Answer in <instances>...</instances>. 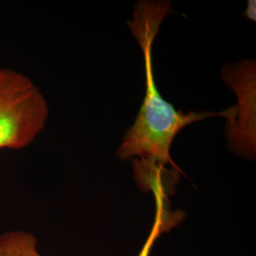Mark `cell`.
I'll list each match as a JSON object with an SVG mask.
<instances>
[{
  "mask_svg": "<svg viewBox=\"0 0 256 256\" xmlns=\"http://www.w3.org/2000/svg\"><path fill=\"white\" fill-rule=\"evenodd\" d=\"M170 8L169 1H140L134 10L133 21H128V27L144 52L146 92L137 119L133 126L126 132L117 156L120 160H129L136 156L151 158L180 170L170 155V148L178 133L194 122L214 116L232 120L238 115V111L236 108H232L220 113L207 111L184 113L182 110H174L158 92L152 66V46Z\"/></svg>",
  "mask_w": 256,
  "mask_h": 256,
  "instance_id": "obj_1",
  "label": "cell"
},
{
  "mask_svg": "<svg viewBox=\"0 0 256 256\" xmlns=\"http://www.w3.org/2000/svg\"><path fill=\"white\" fill-rule=\"evenodd\" d=\"M46 98L25 74L0 68V150H21L46 126Z\"/></svg>",
  "mask_w": 256,
  "mask_h": 256,
  "instance_id": "obj_2",
  "label": "cell"
},
{
  "mask_svg": "<svg viewBox=\"0 0 256 256\" xmlns=\"http://www.w3.org/2000/svg\"><path fill=\"white\" fill-rule=\"evenodd\" d=\"M0 256H42L37 250V239L24 232H7L0 234Z\"/></svg>",
  "mask_w": 256,
  "mask_h": 256,
  "instance_id": "obj_3",
  "label": "cell"
},
{
  "mask_svg": "<svg viewBox=\"0 0 256 256\" xmlns=\"http://www.w3.org/2000/svg\"><path fill=\"white\" fill-rule=\"evenodd\" d=\"M164 226V209L160 206H156V216L155 223H154L152 230L150 232V234L147 238L138 256H149L151 248L154 245L156 238L162 232Z\"/></svg>",
  "mask_w": 256,
  "mask_h": 256,
  "instance_id": "obj_4",
  "label": "cell"
},
{
  "mask_svg": "<svg viewBox=\"0 0 256 256\" xmlns=\"http://www.w3.org/2000/svg\"><path fill=\"white\" fill-rule=\"evenodd\" d=\"M243 16L252 21H256V1L254 0L248 1L247 10H245V14Z\"/></svg>",
  "mask_w": 256,
  "mask_h": 256,
  "instance_id": "obj_5",
  "label": "cell"
}]
</instances>
